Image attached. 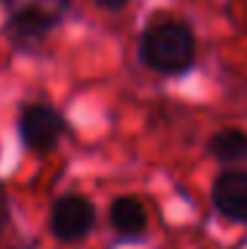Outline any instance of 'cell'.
<instances>
[{"mask_svg":"<svg viewBox=\"0 0 247 249\" xmlns=\"http://www.w3.org/2000/svg\"><path fill=\"white\" fill-rule=\"evenodd\" d=\"M141 58L162 74H178L194 64V35L184 21L160 19L141 35Z\"/></svg>","mask_w":247,"mask_h":249,"instance_id":"6da1fadb","label":"cell"},{"mask_svg":"<svg viewBox=\"0 0 247 249\" xmlns=\"http://www.w3.org/2000/svg\"><path fill=\"white\" fill-rule=\"evenodd\" d=\"M19 37H40L64 19L69 0H3Z\"/></svg>","mask_w":247,"mask_h":249,"instance_id":"7a4b0ae2","label":"cell"},{"mask_svg":"<svg viewBox=\"0 0 247 249\" xmlns=\"http://www.w3.org/2000/svg\"><path fill=\"white\" fill-rule=\"evenodd\" d=\"M67 133V122L45 104H29L19 114V135L29 151H48Z\"/></svg>","mask_w":247,"mask_h":249,"instance_id":"3957f363","label":"cell"},{"mask_svg":"<svg viewBox=\"0 0 247 249\" xmlns=\"http://www.w3.org/2000/svg\"><path fill=\"white\" fill-rule=\"evenodd\" d=\"M96 223V210L82 196H61L51 212V231L61 241H77Z\"/></svg>","mask_w":247,"mask_h":249,"instance_id":"277c9868","label":"cell"},{"mask_svg":"<svg viewBox=\"0 0 247 249\" xmlns=\"http://www.w3.org/2000/svg\"><path fill=\"white\" fill-rule=\"evenodd\" d=\"M213 204L223 217L234 223H247V173L228 170L213 183Z\"/></svg>","mask_w":247,"mask_h":249,"instance_id":"5b68a950","label":"cell"},{"mask_svg":"<svg viewBox=\"0 0 247 249\" xmlns=\"http://www.w3.org/2000/svg\"><path fill=\"white\" fill-rule=\"evenodd\" d=\"M109 223L120 236H141L146 228V210L138 199L120 196L109 207Z\"/></svg>","mask_w":247,"mask_h":249,"instance_id":"8992f818","label":"cell"},{"mask_svg":"<svg viewBox=\"0 0 247 249\" xmlns=\"http://www.w3.org/2000/svg\"><path fill=\"white\" fill-rule=\"evenodd\" d=\"M210 154L221 162H245L247 159V133L242 130H223L210 138Z\"/></svg>","mask_w":247,"mask_h":249,"instance_id":"52a82bcc","label":"cell"},{"mask_svg":"<svg viewBox=\"0 0 247 249\" xmlns=\"http://www.w3.org/2000/svg\"><path fill=\"white\" fill-rule=\"evenodd\" d=\"M8 223H11V204H8V196H5L3 183H0V236L8 231Z\"/></svg>","mask_w":247,"mask_h":249,"instance_id":"ba28073f","label":"cell"},{"mask_svg":"<svg viewBox=\"0 0 247 249\" xmlns=\"http://www.w3.org/2000/svg\"><path fill=\"white\" fill-rule=\"evenodd\" d=\"M93 3H96L98 8H107V11H120V8H125L128 0H93Z\"/></svg>","mask_w":247,"mask_h":249,"instance_id":"9c48e42d","label":"cell"}]
</instances>
